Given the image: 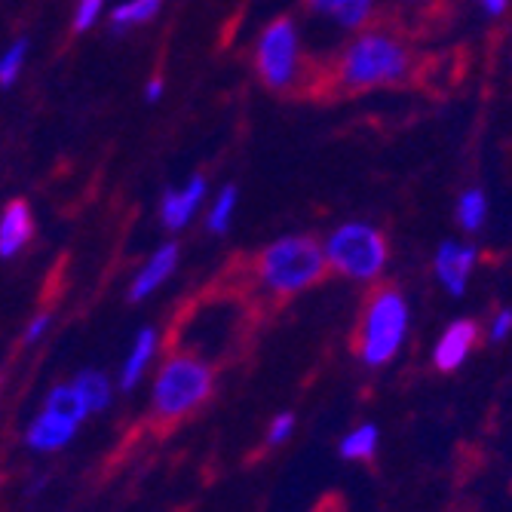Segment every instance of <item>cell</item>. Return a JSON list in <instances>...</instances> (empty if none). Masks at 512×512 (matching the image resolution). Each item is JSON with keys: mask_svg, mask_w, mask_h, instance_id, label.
<instances>
[{"mask_svg": "<svg viewBox=\"0 0 512 512\" xmlns=\"http://www.w3.org/2000/svg\"><path fill=\"white\" fill-rule=\"evenodd\" d=\"M157 350H160V335H157V329H142V332L135 335L129 353L123 356L120 375H117V387H120L123 393H132L138 384L145 381L148 368H151L154 359H157Z\"/></svg>", "mask_w": 512, "mask_h": 512, "instance_id": "cell-9", "label": "cell"}, {"mask_svg": "<svg viewBox=\"0 0 512 512\" xmlns=\"http://www.w3.org/2000/svg\"><path fill=\"white\" fill-rule=\"evenodd\" d=\"M71 387H74V393H77V399H80V405L86 408L89 417L105 411L111 405V399H114V384L99 368H83L80 375H74Z\"/></svg>", "mask_w": 512, "mask_h": 512, "instance_id": "cell-14", "label": "cell"}, {"mask_svg": "<svg viewBox=\"0 0 512 512\" xmlns=\"http://www.w3.org/2000/svg\"><path fill=\"white\" fill-rule=\"evenodd\" d=\"M25 56H28V40H16L10 50L0 56V86H10L19 77Z\"/></svg>", "mask_w": 512, "mask_h": 512, "instance_id": "cell-20", "label": "cell"}, {"mask_svg": "<svg viewBox=\"0 0 512 512\" xmlns=\"http://www.w3.org/2000/svg\"><path fill=\"white\" fill-rule=\"evenodd\" d=\"M332 74L350 92L402 83L411 74V50L390 31H365L347 46Z\"/></svg>", "mask_w": 512, "mask_h": 512, "instance_id": "cell-2", "label": "cell"}, {"mask_svg": "<svg viewBox=\"0 0 512 512\" xmlns=\"http://www.w3.org/2000/svg\"><path fill=\"white\" fill-rule=\"evenodd\" d=\"M105 7V0H77V13H74V31H86L92 28V22L99 19Z\"/></svg>", "mask_w": 512, "mask_h": 512, "instance_id": "cell-22", "label": "cell"}, {"mask_svg": "<svg viewBox=\"0 0 512 512\" xmlns=\"http://www.w3.org/2000/svg\"><path fill=\"white\" fill-rule=\"evenodd\" d=\"M0 387H4V375H0Z\"/></svg>", "mask_w": 512, "mask_h": 512, "instance_id": "cell-28", "label": "cell"}, {"mask_svg": "<svg viewBox=\"0 0 512 512\" xmlns=\"http://www.w3.org/2000/svg\"><path fill=\"white\" fill-rule=\"evenodd\" d=\"M325 264L350 279H375L387 264V240L368 224H344L322 246Z\"/></svg>", "mask_w": 512, "mask_h": 512, "instance_id": "cell-5", "label": "cell"}, {"mask_svg": "<svg viewBox=\"0 0 512 512\" xmlns=\"http://www.w3.org/2000/svg\"><path fill=\"white\" fill-rule=\"evenodd\" d=\"M50 325H53V313H37L28 325H25V335H22V341L25 344H37L46 332H50Z\"/></svg>", "mask_w": 512, "mask_h": 512, "instance_id": "cell-23", "label": "cell"}, {"mask_svg": "<svg viewBox=\"0 0 512 512\" xmlns=\"http://www.w3.org/2000/svg\"><path fill=\"white\" fill-rule=\"evenodd\" d=\"M408 335V304L402 292L381 289L368 301L359 332V356L368 368L387 365Z\"/></svg>", "mask_w": 512, "mask_h": 512, "instance_id": "cell-4", "label": "cell"}, {"mask_svg": "<svg viewBox=\"0 0 512 512\" xmlns=\"http://www.w3.org/2000/svg\"><path fill=\"white\" fill-rule=\"evenodd\" d=\"M512 332V310H500L491 322V341H506Z\"/></svg>", "mask_w": 512, "mask_h": 512, "instance_id": "cell-24", "label": "cell"}, {"mask_svg": "<svg viewBox=\"0 0 512 512\" xmlns=\"http://www.w3.org/2000/svg\"><path fill=\"white\" fill-rule=\"evenodd\" d=\"M234 206H237V188L234 184H227V188L221 191V197L215 200V206L209 209V230L212 234H224V230L230 227V218H234Z\"/></svg>", "mask_w": 512, "mask_h": 512, "instance_id": "cell-18", "label": "cell"}, {"mask_svg": "<svg viewBox=\"0 0 512 512\" xmlns=\"http://www.w3.org/2000/svg\"><path fill=\"white\" fill-rule=\"evenodd\" d=\"M215 390V368L188 350L166 356L151 384V417L160 424H178L191 417Z\"/></svg>", "mask_w": 512, "mask_h": 512, "instance_id": "cell-1", "label": "cell"}, {"mask_svg": "<svg viewBox=\"0 0 512 512\" xmlns=\"http://www.w3.org/2000/svg\"><path fill=\"white\" fill-rule=\"evenodd\" d=\"M203 197H206V178H203V175L191 178V181L184 184V188H178V191H169V194L163 197V203H160V218H163V224H166L169 230H181L184 224H188V221L194 218V212L200 209Z\"/></svg>", "mask_w": 512, "mask_h": 512, "instance_id": "cell-13", "label": "cell"}, {"mask_svg": "<svg viewBox=\"0 0 512 512\" xmlns=\"http://www.w3.org/2000/svg\"><path fill=\"white\" fill-rule=\"evenodd\" d=\"M325 270H329L325 252L313 237H283L270 243L255 261V276L261 289L279 298H289L316 286Z\"/></svg>", "mask_w": 512, "mask_h": 512, "instance_id": "cell-3", "label": "cell"}, {"mask_svg": "<svg viewBox=\"0 0 512 512\" xmlns=\"http://www.w3.org/2000/svg\"><path fill=\"white\" fill-rule=\"evenodd\" d=\"M160 92H163V80H151V83H148V89H145L148 102H157V99H160Z\"/></svg>", "mask_w": 512, "mask_h": 512, "instance_id": "cell-25", "label": "cell"}, {"mask_svg": "<svg viewBox=\"0 0 512 512\" xmlns=\"http://www.w3.org/2000/svg\"><path fill=\"white\" fill-rule=\"evenodd\" d=\"M34 237V215L25 200L7 203V209L0 212V258L19 255Z\"/></svg>", "mask_w": 512, "mask_h": 512, "instance_id": "cell-11", "label": "cell"}, {"mask_svg": "<svg viewBox=\"0 0 512 512\" xmlns=\"http://www.w3.org/2000/svg\"><path fill=\"white\" fill-rule=\"evenodd\" d=\"M163 7V0H126V4L114 7L111 13V25L120 28H132V25H145L151 22Z\"/></svg>", "mask_w": 512, "mask_h": 512, "instance_id": "cell-17", "label": "cell"}, {"mask_svg": "<svg viewBox=\"0 0 512 512\" xmlns=\"http://www.w3.org/2000/svg\"><path fill=\"white\" fill-rule=\"evenodd\" d=\"M476 264V249L473 246H460V243H442L436 255V273L442 279V286L451 295H463L467 289V279Z\"/></svg>", "mask_w": 512, "mask_h": 512, "instance_id": "cell-12", "label": "cell"}, {"mask_svg": "<svg viewBox=\"0 0 512 512\" xmlns=\"http://www.w3.org/2000/svg\"><path fill=\"white\" fill-rule=\"evenodd\" d=\"M255 68L264 86L286 92L301 77V43L292 19H276L264 28L255 46Z\"/></svg>", "mask_w": 512, "mask_h": 512, "instance_id": "cell-6", "label": "cell"}, {"mask_svg": "<svg viewBox=\"0 0 512 512\" xmlns=\"http://www.w3.org/2000/svg\"><path fill=\"white\" fill-rule=\"evenodd\" d=\"M457 218L463 224V230H479L485 221V197L482 191H467L457 203Z\"/></svg>", "mask_w": 512, "mask_h": 512, "instance_id": "cell-19", "label": "cell"}, {"mask_svg": "<svg viewBox=\"0 0 512 512\" xmlns=\"http://www.w3.org/2000/svg\"><path fill=\"white\" fill-rule=\"evenodd\" d=\"M178 267V243H163L142 267H138V273L132 276V283H129V301H145L151 298L166 279L175 273Z\"/></svg>", "mask_w": 512, "mask_h": 512, "instance_id": "cell-8", "label": "cell"}, {"mask_svg": "<svg viewBox=\"0 0 512 512\" xmlns=\"http://www.w3.org/2000/svg\"><path fill=\"white\" fill-rule=\"evenodd\" d=\"M479 338V325L473 319H457L442 332L436 350H433V365L439 371H454L463 365V359L470 356L473 344Z\"/></svg>", "mask_w": 512, "mask_h": 512, "instance_id": "cell-10", "label": "cell"}, {"mask_svg": "<svg viewBox=\"0 0 512 512\" xmlns=\"http://www.w3.org/2000/svg\"><path fill=\"white\" fill-rule=\"evenodd\" d=\"M80 427H83V417L43 402L40 411L31 417L28 430H25V445L37 454H56L74 442Z\"/></svg>", "mask_w": 512, "mask_h": 512, "instance_id": "cell-7", "label": "cell"}, {"mask_svg": "<svg viewBox=\"0 0 512 512\" xmlns=\"http://www.w3.org/2000/svg\"><path fill=\"white\" fill-rule=\"evenodd\" d=\"M378 442H381V433L375 424H362L356 430H350L344 439H341V457L344 460H371L378 451Z\"/></svg>", "mask_w": 512, "mask_h": 512, "instance_id": "cell-16", "label": "cell"}, {"mask_svg": "<svg viewBox=\"0 0 512 512\" xmlns=\"http://www.w3.org/2000/svg\"><path fill=\"white\" fill-rule=\"evenodd\" d=\"M292 433H295V414L292 411L276 414L270 421V427H267V445H273V448L283 445V442L292 439Z\"/></svg>", "mask_w": 512, "mask_h": 512, "instance_id": "cell-21", "label": "cell"}, {"mask_svg": "<svg viewBox=\"0 0 512 512\" xmlns=\"http://www.w3.org/2000/svg\"><path fill=\"white\" fill-rule=\"evenodd\" d=\"M316 512H335V509H329V506H322V509H316Z\"/></svg>", "mask_w": 512, "mask_h": 512, "instance_id": "cell-27", "label": "cell"}, {"mask_svg": "<svg viewBox=\"0 0 512 512\" xmlns=\"http://www.w3.org/2000/svg\"><path fill=\"white\" fill-rule=\"evenodd\" d=\"M482 7L491 13V16H500L506 10V0H482Z\"/></svg>", "mask_w": 512, "mask_h": 512, "instance_id": "cell-26", "label": "cell"}, {"mask_svg": "<svg viewBox=\"0 0 512 512\" xmlns=\"http://www.w3.org/2000/svg\"><path fill=\"white\" fill-rule=\"evenodd\" d=\"M307 7L319 16L335 19L341 28H359L371 16V0H307Z\"/></svg>", "mask_w": 512, "mask_h": 512, "instance_id": "cell-15", "label": "cell"}]
</instances>
